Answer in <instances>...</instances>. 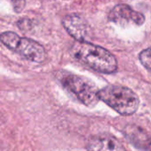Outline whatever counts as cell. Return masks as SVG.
Instances as JSON below:
<instances>
[{
  "label": "cell",
  "instance_id": "1",
  "mask_svg": "<svg viewBox=\"0 0 151 151\" xmlns=\"http://www.w3.org/2000/svg\"><path fill=\"white\" fill-rule=\"evenodd\" d=\"M71 54L78 62L96 72L111 74L118 70V61L112 53L88 42H76L71 49Z\"/></svg>",
  "mask_w": 151,
  "mask_h": 151
},
{
  "label": "cell",
  "instance_id": "2",
  "mask_svg": "<svg viewBox=\"0 0 151 151\" xmlns=\"http://www.w3.org/2000/svg\"><path fill=\"white\" fill-rule=\"evenodd\" d=\"M98 98L123 116L134 114L140 106L137 94L131 88L120 85H109L98 90Z\"/></svg>",
  "mask_w": 151,
  "mask_h": 151
},
{
  "label": "cell",
  "instance_id": "3",
  "mask_svg": "<svg viewBox=\"0 0 151 151\" xmlns=\"http://www.w3.org/2000/svg\"><path fill=\"white\" fill-rule=\"evenodd\" d=\"M57 79L61 83L63 88L82 104L88 107L95 106L98 98V90L89 81L85 78L76 75L73 73L60 71L57 73Z\"/></svg>",
  "mask_w": 151,
  "mask_h": 151
},
{
  "label": "cell",
  "instance_id": "4",
  "mask_svg": "<svg viewBox=\"0 0 151 151\" xmlns=\"http://www.w3.org/2000/svg\"><path fill=\"white\" fill-rule=\"evenodd\" d=\"M0 40L8 49L31 62L41 64L46 60L47 53L44 47L32 39L19 37L16 33L7 31L1 35Z\"/></svg>",
  "mask_w": 151,
  "mask_h": 151
},
{
  "label": "cell",
  "instance_id": "5",
  "mask_svg": "<svg viewBox=\"0 0 151 151\" xmlns=\"http://www.w3.org/2000/svg\"><path fill=\"white\" fill-rule=\"evenodd\" d=\"M62 23L67 33L77 42H87L91 38V27L81 15L77 13L68 14L63 19Z\"/></svg>",
  "mask_w": 151,
  "mask_h": 151
},
{
  "label": "cell",
  "instance_id": "6",
  "mask_svg": "<svg viewBox=\"0 0 151 151\" xmlns=\"http://www.w3.org/2000/svg\"><path fill=\"white\" fill-rule=\"evenodd\" d=\"M109 19L116 24L127 26H142L145 22V16L134 10L131 6L124 4L116 5L109 13Z\"/></svg>",
  "mask_w": 151,
  "mask_h": 151
},
{
  "label": "cell",
  "instance_id": "7",
  "mask_svg": "<svg viewBox=\"0 0 151 151\" xmlns=\"http://www.w3.org/2000/svg\"><path fill=\"white\" fill-rule=\"evenodd\" d=\"M87 151H127L121 142L109 134L91 136L87 142Z\"/></svg>",
  "mask_w": 151,
  "mask_h": 151
},
{
  "label": "cell",
  "instance_id": "8",
  "mask_svg": "<svg viewBox=\"0 0 151 151\" xmlns=\"http://www.w3.org/2000/svg\"><path fill=\"white\" fill-rule=\"evenodd\" d=\"M124 134L127 139L136 148L148 151L151 149L150 136L141 127L130 125L125 128Z\"/></svg>",
  "mask_w": 151,
  "mask_h": 151
},
{
  "label": "cell",
  "instance_id": "9",
  "mask_svg": "<svg viewBox=\"0 0 151 151\" xmlns=\"http://www.w3.org/2000/svg\"><path fill=\"white\" fill-rule=\"evenodd\" d=\"M139 59L142 65L150 72H151V47L145 49L139 55Z\"/></svg>",
  "mask_w": 151,
  "mask_h": 151
},
{
  "label": "cell",
  "instance_id": "10",
  "mask_svg": "<svg viewBox=\"0 0 151 151\" xmlns=\"http://www.w3.org/2000/svg\"><path fill=\"white\" fill-rule=\"evenodd\" d=\"M12 6H13V10L16 12H20L26 5V0H10Z\"/></svg>",
  "mask_w": 151,
  "mask_h": 151
}]
</instances>
